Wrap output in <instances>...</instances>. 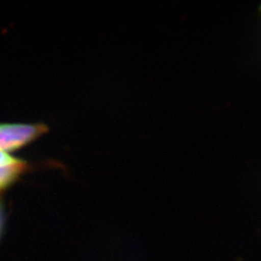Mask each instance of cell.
Masks as SVG:
<instances>
[{"mask_svg": "<svg viewBox=\"0 0 261 261\" xmlns=\"http://www.w3.org/2000/svg\"><path fill=\"white\" fill-rule=\"evenodd\" d=\"M49 131L44 123H0V150L15 152Z\"/></svg>", "mask_w": 261, "mask_h": 261, "instance_id": "cell-1", "label": "cell"}, {"mask_svg": "<svg viewBox=\"0 0 261 261\" xmlns=\"http://www.w3.org/2000/svg\"><path fill=\"white\" fill-rule=\"evenodd\" d=\"M29 168L28 162L19 159L17 162L10 165L0 167V191L6 190Z\"/></svg>", "mask_w": 261, "mask_h": 261, "instance_id": "cell-2", "label": "cell"}, {"mask_svg": "<svg viewBox=\"0 0 261 261\" xmlns=\"http://www.w3.org/2000/svg\"><path fill=\"white\" fill-rule=\"evenodd\" d=\"M20 158H15L10 154L3 152L0 150V167H4V166L10 165L12 163L17 162Z\"/></svg>", "mask_w": 261, "mask_h": 261, "instance_id": "cell-3", "label": "cell"}, {"mask_svg": "<svg viewBox=\"0 0 261 261\" xmlns=\"http://www.w3.org/2000/svg\"><path fill=\"white\" fill-rule=\"evenodd\" d=\"M2 205H1V203H0V233L2 232V227H3V211H2Z\"/></svg>", "mask_w": 261, "mask_h": 261, "instance_id": "cell-4", "label": "cell"}]
</instances>
